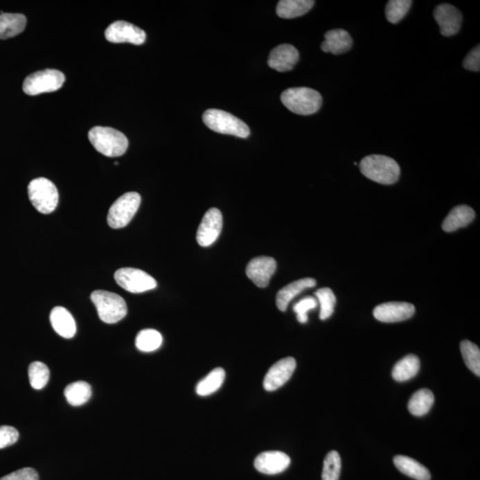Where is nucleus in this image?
<instances>
[{
	"mask_svg": "<svg viewBox=\"0 0 480 480\" xmlns=\"http://www.w3.org/2000/svg\"><path fill=\"white\" fill-rule=\"evenodd\" d=\"M19 432L12 426H0V450L17 443Z\"/></svg>",
	"mask_w": 480,
	"mask_h": 480,
	"instance_id": "36",
	"label": "nucleus"
},
{
	"mask_svg": "<svg viewBox=\"0 0 480 480\" xmlns=\"http://www.w3.org/2000/svg\"><path fill=\"white\" fill-rule=\"evenodd\" d=\"M225 380V371L221 368L212 370L211 372L197 382L196 392L202 397L209 396L222 387Z\"/></svg>",
	"mask_w": 480,
	"mask_h": 480,
	"instance_id": "27",
	"label": "nucleus"
},
{
	"mask_svg": "<svg viewBox=\"0 0 480 480\" xmlns=\"http://www.w3.org/2000/svg\"><path fill=\"white\" fill-rule=\"evenodd\" d=\"M31 204L39 213L48 215L55 211L59 202L57 188L46 178H37L28 186Z\"/></svg>",
	"mask_w": 480,
	"mask_h": 480,
	"instance_id": "6",
	"label": "nucleus"
},
{
	"mask_svg": "<svg viewBox=\"0 0 480 480\" xmlns=\"http://www.w3.org/2000/svg\"><path fill=\"white\" fill-rule=\"evenodd\" d=\"M28 373L30 386L35 390H42L48 384L50 372L45 364L39 362L31 363Z\"/></svg>",
	"mask_w": 480,
	"mask_h": 480,
	"instance_id": "32",
	"label": "nucleus"
},
{
	"mask_svg": "<svg viewBox=\"0 0 480 480\" xmlns=\"http://www.w3.org/2000/svg\"><path fill=\"white\" fill-rule=\"evenodd\" d=\"M90 143L103 155L116 158L125 154L128 148V140L124 134L114 128L95 127L89 131Z\"/></svg>",
	"mask_w": 480,
	"mask_h": 480,
	"instance_id": "2",
	"label": "nucleus"
},
{
	"mask_svg": "<svg viewBox=\"0 0 480 480\" xmlns=\"http://www.w3.org/2000/svg\"><path fill=\"white\" fill-rule=\"evenodd\" d=\"M0 480H39V475L33 468H24L3 477Z\"/></svg>",
	"mask_w": 480,
	"mask_h": 480,
	"instance_id": "38",
	"label": "nucleus"
},
{
	"mask_svg": "<svg viewBox=\"0 0 480 480\" xmlns=\"http://www.w3.org/2000/svg\"><path fill=\"white\" fill-rule=\"evenodd\" d=\"M222 215L217 208L209 209L204 215L197 231V242L202 247H209L215 243L221 234Z\"/></svg>",
	"mask_w": 480,
	"mask_h": 480,
	"instance_id": "11",
	"label": "nucleus"
},
{
	"mask_svg": "<svg viewBox=\"0 0 480 480\" xmlns=\"http://www.w3.org/2000/svg\"><path fill=\"white\" fill-rule=\"evenodd\" d=\"M50 322L55 331L62 337L71 339L76 335V322L71 312L64 307L58 306L52 310Z\"/></svg>",
	"mask_w": 480,
	"mask_h": 480,
	"instance_id": "19",
	"label": "nucleus"
},
{
	"mask_svg": "<svg viewBox=\"0 0 480 480\" xmlns=\"http://www.w3.org/2000/svg\"><path fill=\"white\" fill-rule=\"evenodd\" d=\"M359 168L366 178L384 185L396 183L400 175L396 160L384 155L366 156L360 161Z\"/></svg>",
	"mask_w": 480,
	"mask_h": 480,
	"instance_id": "1",
	"label": "nucleus"
},
{
	"mask_svg": "<svg viewBox=\"0 0 480 480\" xmlns=\"http://www.w3.org/2000/svg\"><path fill=\"white\" fill-rule=\"evenodd\" d=\"M291 459L281 451H268L260 454L255 460V467L259 472L267 475H276L283 472L290 465Z\"/></svg>",
	"mask_w": 480,
	"mask_h": 480,
	"instance_id": "16",
	"label": "nucleus"
},
{
	"mask_svg": "<svg viewBox=\"0 0 480 480\" xmlns=\"http://www.w3.org/2000/svg\"><path fill=\"white\" fill-rule=\"evenodd\" d=\"M91 300L95 304L99 318L106 324H115L127 314V307L121 296L105 290L94 291Z\"/></svg>",
	"mask_w": 480,
	"mask_h": 480,
	"instance_id": "4",
	"label": "nucleus"
},
{
	"mask_svg": "<svg viewBox=\"0 0 480 480\" xmlns=\"http://www.w3.org/2000/svg\"><path fill=\"white\" fill-rule=\"evenodd\" d=\"M413 2L411 0H391L385 9L386 18L392 24L400 23L410 10Z\"/></svg>",
	"mask_w": 480,
	"mask_h": 480,
	"instance_id": "31",
	"label": "nucleus"
},
{
	"mask_svg": "<svg viewBox=\"0 0 480 480\" xmlns=\"http://www.w3.org/2000/svg\"><path fill=\"white\" fill-rule=\"evenodd\" d=\"M298 61H299L298 50L290 44H283L272 50L268 64L273 70L285 72L293 70Z\"/></svg>",
	"mask_w": 480,
	"mask_h": 480,
	"instance_id": "17",
	"label": "nucleus"
},
{
	"mask_svg": "<svg viewBox=\"0 0 480 480\" xmlns=\"http://www.w3.org/2000/svg\"><path fill=\"white\" fill-rule=\"evenodd\" d=\"M415 312L416 308L413 304L392 302L376 306L373 310V317L381 322L395 323L409 319Z\"/></svg>",
	"mask_w": 480,
	"mask_h": 480,
	"instance_id": "14",
	"label": "nucleus"
},
{
	"mask_svg": "<svg viewBox=\"0 0 480 480\" xmlns=\"http://www.w3.org/2000/svg\"><path fill=\"white\" fill-rule=\"evenodd\" d=\"M64 81L65 76L62 71L46 69V70L34 72L25 78L23 89L28 96L55 92L61 89Z\"/></svg>",
	"mask_w": 480,
	"mask_h": 480,
	"instance_id": "7",
	"label": "nucleus"
},
{
	"mask_svg": "<svg viewBox=\"0 0 480 480\" xmlns=\"http://www.w3.org/2000/svg\"><path fill=\"white\" fill-rule=\"evenodd\" d=\"M296 368L294 357H288L276 362L267 372L263 380V387L267 391H273L282 387L293 375Z\"/></svg>",
	"mask_w": 480,
	"mask_h": 480,
	"instance_id": "12",
	"label": "nucleus"
},
{
	"mask_svg": "<svg viewBox=\"0 0 480 480\" xmlns=\"http://www.w3.org/2000/svg\"><path fill=\"white\" fill-rule=\"evenodd\" d=\"M105 37L112 43L127 42L140 46L145 42L146 33L136 25L125 21H117L107 28Z\"/></svg>",
	"mask_w": 480,
	"mask_h": 480,
	"instance_id": "10",
	"label": "nucleus"
},
{
	"mask_svg": "<svg viewBox=\"0 0 480 480\" xmlns=\"http://www.w3.org/2000/svg\"><path fill=\"white\" fill-rule=\"evenodd\" d=\"M312 0H281L277 6V15L283 19H293L307 14L314 6Z\"/></svg>",
	"mask_w": 480,
	"mask_h": 480,
	"instance_id": "23",
	"label": "nucleus"
},
{
	"mask_svg": "<svg viewBox=\"0 0 480 480\" xmlns=\"http://www.w3.org/2000/svg\"><path fill=\"white\" fill-rule=\"evenodd\" d=\"M461 353L465 362L467 368L474 373L476 375H480V350L475 344L468 340H464L460 345Z\"/></svg>",
	"mask_w": 480,
	"mask_h": 480,
	"instance_id": "30",
	"label": "nucleus"
},
{
	"mask_svg": "<svg viewBox=\"0 0 480 480\" xmlns=\"http://www.w3.org/2000/svg\"><path fill=\"white\" fill-rule=\"evenodd\" d=\"M141 200L137 193H127L119 197L109 210L107 221L109 227L121 229L130 224L139 209Z\"/></svg>",
	"mask_w": 480,
	"mask_h": 480,
	"instance_id": "8",
	"label": "nucleus"
},
{
	"mask_svg": "<svg viewBox=\"0 0 480 480\" xmlns=\"http://www.w3.org/2000/svg\"><path fill=\"white\" fill-rule=\"evenodd\" d=\"M434 395L432 391L428 390V389H422V390L417 391L411 397L407 407L413 416H423L429 413L433 404H434Z\"/></svg>",
	"mask_w": 480,
	"mask_h": 480,
	"instance_id": "26",
	"label": "nucleus"
},
{
	"mask_svg": "<svg viewBox=\"0 0 480 480\" xmlns=\"http://www.w3.org/2000/svg\"><path fill=\"white\" fill-rule=\"evenodd\" d=\"M203 121L206 127L216 133L240 138H247L250 134L249 125L231 113L221 109H208L203 114Z\"/></svg>",
	"mask_w": 480,
	"mask_h": 480,
	"instance_id": "5",
	"label": "nucleus"
},
{
	"mask_svg": "<svg viewBox=\"0 0 480 480\" xmlns=\"http://www.w3.org/2000/svg\"><path fill=\"white\" fill-rule=\"evenodd\" d=\"M317 281L314 278H305L299 279V281L292 282V283L285 285L281 288L277 294V306L281 312H285L287 309L288 304L297 296L298 294L302 293L304 290H308L310 287H314Z\"/></svg>",
	"mask_w": 480,
	"mask_h": 480,
	"instance_id": "20",
	"label": "nucleus"
},
{
	"mask_svg": "<svg viewBox=\"0 0 480 480\" xmlns=\"http://www.w3.org/2000/svg\"><path fill=\"white\" fill-rule=\"evenodd\" d=\"M433 15L441 28L442 35L451 37L459 33L463 24V15L456 6L450 4L438 5L433 12Z\"/></svg>",
	"mask_w": 480,
	"mask_h": 480,
	"instance_id": "13",
	"label": "nucleus"
},
{
	"mask_svg": "<svg viewBox=\"0 0 480 480\" xmlns=\"http://www.w3.org/2000/svg\"><path fill=\"white\" fill-rule=\"evenodd\" d=\"M114 278L123 290L133 294L154 290L158 285L148 273L136 268L119 269L115 272Z\"/></svg>",
	"mask_w": 480,
	"mask_h": 480,
	"instance_id": "9",
	"label": "nucleus"
},
{
	"mask_svg": "<svg viewBox=\"0 0 480 480\" xmlns=\"http://www.w3.org/2000/svg\"><path fill=\"white\" fill-rule=\"evenodd\" d=\"M317 306H318V301L312 296L305 297L299 301L294 306V312L296 313L298 321L302 323V324H305V323L308 322L307 313L310 310L315 309Z\"/></svg>",
	"mask_w": 480,
	"mask_h": 480,
	"instance_id": "35",
	"label": "nucleus"
},
{
	"mask_svg": "<svg viewBox=\"0 0 480 480\" xmlns=\"http://www.w3.org/2000/svg\"><path fill=\"white\" fill-rule=\"evenodd\" d=\"M475 218V212L470 206H457L451 210L450 215L445 217L442 229L445 232H452L458 229L466 227Z\"/></svg>",
	"mask_w": 480,
	"mask_h": 480,
	"instance_id": "21",
	"label": "nucleus"
},
{
	"mask_svg": "<svg viewBox=\"0 0 480 480\" xmlns=\"http://www.w3.org/2000/svg\"><path fill=\"white\" fill-rule=\"evenodd\" d=\"M420 370L419 357L410 354L400 359L392 370L395 381L402 382L415 377Z\"/></svg>",
	"mask_w": 480,
	"mask_h": 480,
	"instance_id": "25",
	"label": "nucleus"
},
{
	"mask_svg": "<svg viewBox=\"0 0 480 480\" xmlns=\"http://www.w3.org/2000/svg\"><path fill=\"white\" fill-rule=\"evenodd\" d=\"M277 269V263L272 257L259 256L251 260L247 266V277L258 287H266Z\"/></svg>",
	"mask_w": 480,
	"mask_h": 480,
	"instance_id": "15",
	"label": "nucleus"
},
{
	"mask_svg": "<svg viewBox=\"0 0 480 480\" xmlns=\"http://www.w3.org/2000/svg\"><path fill=\"white\" fill-rule=\"evenodd\" d=\"M92 389L86 382H75L69 384L64 390V396L71 406H82L90 400Z\"/></svg>",
	"mask_w": 480,
	"mask_h": 480,
	"instance_id": "28",
	"label": "nucleus"
},
{
	"mask_svg": "<svg viewBox=\"0 0 480 480\" xmlns=\"http://www.w3.org/2000/svg\"><path fill=\"white\" fill-rule=\"evenodd\" d=\"M27 19L21 14L0 12V39H10L23 33Z\"/></svg>",
	"mask_w": 480,
	"mask_h": 480,
	"instance_id": "22",
	"label": "nucleus"
},
{
	"mask_svg": "<svg viewBox=\"0 0 480 480\" xmlns=\"http://www.w3.org/2000/svg\"><path fill=\"white\" fill-rule=\"evenodd\" d=\"M315 296L320 303V319L326 320L330 318L337 303L334 292L328 287L320 288L316 292Z\"/></svg>",
	"mask_w": 480,
	"mask_h": 480,
	"instance_id": "33",
	"label": "nucleus"
},
{
	"mask_svg": "<svg viewBox=\"0 0 480 480\" xmlns=\"http://www.w3.org/2000/svg\"><path fill=\"white\" fill-rule=\"evenodd\" d=\"M463 67L470 71H480V48L479 45L473 48L463 61Z\"/></svg>",
	"mask_w": 480,
	"mask_h": 480,
	"instance_id": "37",
	"label": "nucleus"
},
{
	"mask_svg": "<svg viewBox=\"0 0 480 480\" xmlns=\"http://www.w3.org/2000/svg\"><path fill=\"white\" fill-rule=\"evenodd\" d=\"M393 462L400 472L410 477V478L416 480L431 479V473H429V470L412 458L397 456L394 457Z\"/></svg>",
	"mask_w": 480,
	"mask_h": 480,
	"instance_id": "24",
	"label": "nucleus"
},
{
	"mask_svg": "<svg viewBox=\"0 0 480 480\" xmlns=\"http://www.w3.org/2000/svg\"><path fill=\"white\" fill-rule=\"evenodd\" d=\"M281 102L290 112L308 116L318 112L323 101L318 91L309 87H293L282 93Z\"/></svg>",
	"mask_w": 480,
	"mask_h": 480,
	"instance_id": "3",
	"label": "nucleus"
},
{
	"mask_svg": "<svg viewBox=\"0 0 480 480\" xmlns=\"http://www.w3.org/2000/svg\"><path fill=\"white\" fill-rule=\"evenodd\" d=\"M353 40L346 30L337 29L328 31L325 34V40L321 44L323 52L331 53L332 55H341L353 48Z\"/></svg>",
	"mask_w": 480,
	"mask_h": 480,
	"instance_id": "18",
	"label": "nucleus"
},
{
	"mask_svg": "<svg viewBox=\"0 0 480 480\" xmlns=\"http://www.w3.org/2000/svg\"><path fill=\"white\" fill-rule=\"evenodd\" d=\"M163 338L159 332L154 329H144L138 332L136 339L137 349L143 353H152L161 346Z\"/></svg>",
	"mask_w": 480,
	"mask_h": 480,
	"instance_id": "29",
	"label": "nucleus"
},
{
	"mask_svg": "<svg viewBox=\"0 0 480 480\" xmlns=\"http://www.w3.org/2000/svg\"><path fill=\"white\" fill-rule=\"evenodd\" d=\"M341 457L337 451L329 452L323 466L322 480H339L341 474Z\"/></svg>",
	"mask_w": 480,
	"mask_h": 480,
	"instance_id": "34",
	"label": "nucleus"
}]
</instances>
